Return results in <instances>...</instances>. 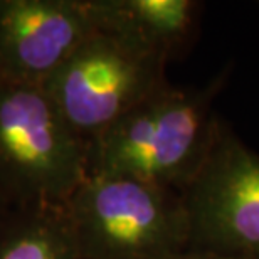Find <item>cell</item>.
I'll return each instance as SVG.
<instances>
[{
    "label": "cell",
    "instance_id": "cell-1",
    "mask_svg": "<svg viewBox=\"0 0 259 259\" xmlns=\"http://www.w3.org/2000/svg\"><path fill=\"white\" fill-rule=\"evenodd\" d=\"M217 130L204 93L167 84L93 140L88 175L182 192L200 170Z\"/></svg>",
    "mask_w": 259,
    "mask_h": 259
},
{
    "label": "cell",
    "instance_id": "cell-2",
    "mask_svg": "<svg viewBox=\"0 0 259 259\" xmlns=\"http://www.w3.org/2000/svg\"><path fill=\"white\" fill-rule=\"evenodd\" d=\"M64 209L79 259H172L189 251V219L177 190L88 175Z\"/></svg>",
    "mask_w": 259,
    "mask_h": 259
},
{
    "label": "cell",
    "instance_id": "cell-3",
    "mask_svg": "<svg viewBox=\"0 0 259 259\" xmlns=\"http://www.w3.org/2000/svg\"><path fill=\"white\" fill-rule=\"evenodd\" d=\"M88 163L90 143L44 86L0 81V189L14 207L64 205Z\"/></svg>",
    "mask_w": 259,
    "mask_h": 259
},
{
    "label": "cell",
    "instance_id": "cell-4",
    "mask_svg": "<svg viewBox=\"0 0 259 259\" xmlns=\"http://www.w3.org/2000/svg\"><path fill=\"white\" fill-rule=\"evenodd\" d=\"M168 56L98 25L44 84L74 132L91 143L130 110L167 86Z\"/></svg>",
    "mask_w": 259,
    "mask_h": 259
},
{
    "label": "cell",
    "instance_id": "cell-5",
    "mask_svg": "<svg viewBox=\"0 0 259 259\" xmlns=\"http://www.w3.org/2000/svg\"><path fill=\"white\" fill-rule=\"evenodd\" d=\"M189 251L259 259V155L217 130L199 172L182 192Z\"/></svg>",
    "mask_w": 259,
    "mask_h": 259
},
{
    "label": "cell",
    "instance_id": "cell-6",
    "mask_svg": "<svg viewBox=\"0 0 259 259\" xmlns=\"http://www.w3.org/2000/svg\"><path fill=\"white\" fill-rule=\"evenodd\" d=\"M96 30L95 0H0V81L44 86Z\"/></svg>",
    "mask_w": 259,
    "mask_h": 259
},
{
    "label": "cell",
    "instance_id": "cell-7",
    "mask_svg": "<svg viewBox=\"0 0 259 259\" xmlns=\"http://www.w3.org/2000/svg\"><path fill=\"white\" fill-rule=\"evenodd\" d=\"M98 25L115 29L168 56L187 37L190 0H95Z\"/></svg>",
    "mask_w": 259,
    "mask_h": 259
},
{
    "label": "cell",
    "instance_id": "cell-8",
    "mask_svg": "<svg viewBox=\"0 0 259 259\" xmlns=\"http://www.w3.org/2000/svg\"><path fill=\"white\" fill-rule=\"evenodd\" d=\"M0 259H79L64 205L12 207L0 222Z\"/></svg>",
    "mask_w": 259,
    "mask_h": 259
},
{
    "label": "cell",
    "instance_id": "cell-9",
    "mask_svg": "<svg viewBox=\"0 0 259 259\" xmlns=\"http://www.w3.org/2000/svg\"><path fill=\"white\" fill-rule=\"evenodd\" d=\"M172 259H224V257L205 254V252H197V251H185V252H182V254L175 256Z\"/></svg>",
    "mask_w": 259,
    "mask_h": 259
},
{
    "label": "cell",
    "instance_id": "cell-10",
    "mask_svg": "<svg viewBox=\"0 0 259 259\" xmlns=\"http://www.w3.org/2000/svg\"><path fill=\"white\" fill-rule=\"evenodd\" d=\"M12 202L7 199V195L4 194V190L0 189V222L4 221V217L9 214V210L12 209Z\"/></svg>",
    "mask_w": 259,
    "mask_h": 259
}]
</instances>
